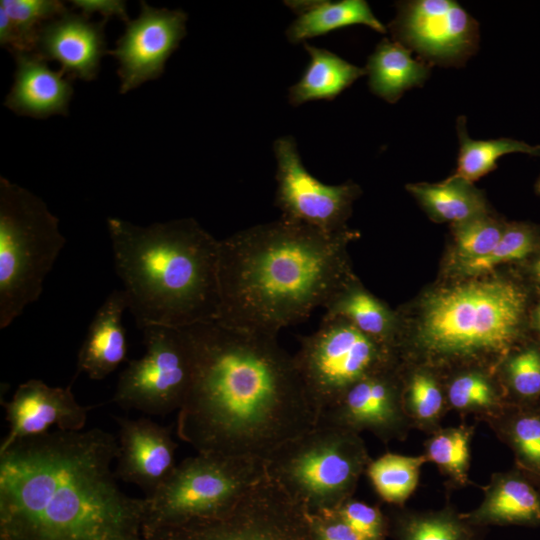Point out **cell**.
<instances>
[{
  "instance_id": "44dd1931",
  "label": "cell",
  "mask_w": 540,
  "mask_h": 540,
  "mask_svg": "<svg viewBox=\"0 0 540 540\" xmlns=\"http://www.w3.org/2000/svg\"><path fill=\"white\" fill-rule=\"evenodd\" d=\"M128 310L122 289L113 290L97 309L77 355L76 372L102 380L127 359L126 331L122 316Z\"/></svg>"
},
{
  "instance_id": "f1b7e54d",
  "label": "cell",
  "mask_w": 540,
  "mask_h": 540,
  "mask_svg": "<svg viewBox=\"0 0 540 540\" xmlns=\"http://www.w3.org/2000/svg\"><path fill=\"white\" fill-rule=\"evenodd\" d=\"M477 526L449 507L430 512H403L394 518L395 540H477Z\"/></svg>"
},
{
  "instance_id": "f35d334b",
  "label": "cell",
  "mask_w": 540,
  "mask_h": 540,
  "mask_svg": "<svg viewBox=\"0 0 540 540\" xmlns=\"http://www.w3.org/2000/svg\"><path fill=\"white\" fill-rule=\"evenodd\" d=\"M316 540H363L332 509L309 512Z\"/></svg>"
},
{
  "instance_id": "d4e9b609",
  "label": "cell",
  "mask_w": 540,
  "mask_h": 540,
  "mask_svg": "<svg viewBox=\"0 0 540 540\" xmlns=\"http://www.w3.org/2000/svg\"><path fill=\"white\" fill-rule=\"evenodd\" d=\"M323 308L324 315L340 317L364 334L388 345L394 330L393 314L351 276L338 287Z\"/></svg>"
},
{
  "instance_id": "484cf974",
  "label": "cell",
  "mask_w": 540,
  "mask_h": 540,
  "mask_svg": "<svg viewBox=\"0 0 540 540\" xmlns=\"http://www.w3.org/2000/svg\"><path fill=\"white\" fill-rule=\"evenodd\" d=\"M406 189L437 220L455 224L486 214L482 194L461 179L448 178L438 184H409Z\"/></svg>"
},
{
  "instance_id": "ee69618b",
  "label": "cell",
  "mask_w": 540,
  "mask_h": 540,
  "mask_svg": "<svg viewBox=\"0 0 540 540\" xmlns=\"http://www.w3.org/2000/svg\"><path fill=\"white\" fill-rule=\"evenodd\" d=\"M537 406L540 408V402H539V404Z\"/></svg>"
},
{
  "instance_id": "6da1fadb",
  "label": "cell",
  "mask_w": 540,
  "mask_h": 540,
  "mask_svg": "<svg viewBox=\"0 0 540 540\" xmlns=\"http://www.w3.org/2000/svg\"><path fill=\"white\" fill-rule=\"evenodd\" d=\"M187 329L193 372L176 431L197 453L265 460L316 426L294 358L277 337L215 321Z\"/></svg>"
},
{
  "instance_id": "4dcf8cb0",
  "label": "cell",
  "mask_w": 540,
  "mask_h": 540,
  "mask_svg": "<svg viewBox=\"0 0 540 540\" xmlns=\"http://www.w3.org/2000/svg\"><path fill=\"white\" fill-rule=\"evenodd\" d=\"M472 428L464 425L437 430L426 442L425 457L453 482H468Z\"/></svg>"
},
{
  "instance_id": "3957f363",
  "label": "cell",
  "mask_w": 540,
  "mask_h": 540,
  "mask_svg": "<svg viewBox=\"0 0 540 540\" xmlns=\"http://www.w3.org/2000/svg\"><path fill=\"white\" fill-rule=\"evenodd\" d=\"M352 237L280 217L220 240L215 322L277 337L307 319L351 276Z\"/></svg>"
},
{
  "instance_id": "ffe728a7",
  "label": "cell",
  "mask_w": 540,
  "mask_h": 540,
  "mask_svg": "<svg viewBox=\"0 0 540 540\" xmlns=\"http://www.w3.org/2000/svg\"><path fill=\"white\" fill-rule=\"evenodd\" d=\"M462 515L477 527H540V479L518 467L497 473L486 487L480 506Z\"/></svg>"
},
{
  "instance_id": "74e56055",
  "label": "cell",
  "mask_w": 540,
  "mask_h": 540,
  "mask_svg": "<svg viewBox=\"0 0 540 540\" xmlns=\"http://www.w3.org/2000/svg\"><path fill=\"white\" fill-rule=\"evenodd\" d=\"M332 510L363 540H386L389 521L379 507L349 498Z\"/></svg>"
},
{
  "instance_id": "277c9868",
  "label": "cell",
  "mask_w": 540,
  "mask_h": 540,
  "mask_svg": "<svg viewBox=\"0 0 540 540\" xmlns=\"http://www.w3.org/2000/svg\"><path fill=\"white\" fill-rule=\"evenodd\" d=\"M106 224L115 271L139 329L216 321L220 240L193 218L139 226L109 217Z\"/></svg>"
},
{
  "instance_id": "e0dca14e",
  "label": "cell",
  "mask_w": 540,
  "mask_h": 540,
  "mask_svg": "<svg viewBox=\"0 0 540 540\" xmlns=\"http://www.w3.org/2000/svg\"><path fill=\"white\" fill-rule=\"evenodd\" d=\"M119 425V452L115 475L152 494L174 468L177 443L170 429L141 417H116Z\"/></svg>"
},
{
  "instance_id": "ba28073f",
  "label": "cell",
  "mask_w": 540,
  "mask_h": 540,
  "mask_svg": "<svg viewBox=\"0 0 540 540\" xmlns=\"http://www.w3.org/2000/svg\"><path fill=\"white\" fill-rule=\"evenodd\" d=\"M267 476L265 460L197 453L144 498V529L217 517Z\"/></svg>"
},
{
  "instance_id": "d590c367",
  "label": "cell",
  "mask_w": 540,
  "mask_h": 540,
  "mask_svg": "<svg viewBox=\"0 0 540 540\" xmlns=\"http://www.w3.org/2000/svg\"><path fill=\"white\" fill-rule=\"evenodd\" d=\"M451 407L459 411L502 412L497 391L489 379L479 372H467L455 377L447 392ZM498 414V415H499Z\"/></svg>"
},
{
  "instance_id": "2e32d148",
  "label": "cell",
  "mask_w": 540,
  "mask_h": 540,
  "mask_svg": "<svg viewBox=\"0 0 540 540\" xmlns=\"http://www.w3.org/2000/svg\"><path fill=\"white\" fill-rule=\"evenodd\" d=\"M3 406L9 431L0 452L18 440L48 433L52 426L61 431H81L91 409L76 400L71 386H49L39 379L19 384Z\"/></svg>"
},
{
  "instance_id": "60d3db41",
  "label": "cell",
  "mask_w": 540,
  "mask_h": 540,
  "mask_svg": "<svg viewBox=\"0 0 540 540\" xmlns=\"http://www.w3.org/2000/svg\"><path fill=\"white\" fill-rule=\"evenodd\" d=\"M531 321L533 328L540 335V300L532 311Z\"/></svg>"
},
{
  "instance_id": "603a6c76",
  "label": "cell",
  "mask_w": 540,
  "mask_h": 540,
  "mask_svg": "<svg viewBox=\"0 0 540 540\" xmlns=\"http://www.w3.org/2000/svg\"><path fill=\"white\" fill-rule=\"evenodd\" d=\"M429 72L428 63L415 60L409 49L386 38L376 46L366 65L372 93L390 103L398 101L406 90L422 85Z\"/></svg>"
},
{
  "instance_id": "ab89813d",
  "label": "cell",
  "mask_w": 540,
  "mask_h": 540,
  "mask_svg": "<svg viewBox=\"0 0 540 540\" xmlns=\"http://www.w3.org/2000/svg\"><path fill=\"white\" fill-rule=\"evenodd\" d=\"M73 7L78 8L81 13L90 16L99 13L103 19L109 20L111 17H118L127 23L130 19L126 10V2L121 0H72Z\"/></svg>"
},
{
  "instance_id": "9a60e30c",
  "label": "cell",
  "mask_w": 540,
  "mask_h": 540,
  "mask_svg": "<svg viewBox=\"0 0 540 540\" xmlns=\"http://www.w3.org/2000/svg\"><path fill=\"white\" fill-rule=\"evenodd\" d=\"M318 423L355 433L367 430L383 441L403 437L409 420L389 369L370 375L351 388L325 410Z\"/></svg>"
},
{
  "instance_id": "5bb4252c",
  "label": "cell",
  "mask_w": 540,
  "mask_h": 540,
  "mask_svg": "<svg viewBox=\"0 0 540 540\" xmlns=\"http://www.w3.org/2000/svg\"><path fill=\"white\" fill-rule=\"evenodd\" d=\"M187 18L181 9L154 8L140 2L137 18L125 23L115 49L107 51L118 62L121 94L163 74L168 58L186 35Z\"/></svg>"
},
{
  "instance_id": "1f68e13d",
  "label": "cell",
  "mask_w": 540,
  "mask_h": 540,
  "mask_svg": "<svg viewBox=\"0 0 540 540\" xmlns=\"http://www.w3.org/2000/svg\"><path fill=\"white\" fill-rule=\"evenodd\" d=\"M539 248L540 237L535 227L523 223L511 224L504 228L499 242L487 255L460 261L459 269L466 275H480L500 264L524 260Z\"/></svg>"
},
{
  "instance_id": "836d02e7",
  "label": "cell",
  "mask_w": 540,
  "mask_h": 540,
  "mask_svg": "<svg viewBox=\"0 0 540 540\" xmlns=\"http://www.w3.org/2000/svg\"><path fill=\"white\" fill-rule=\"evenodd\" d=\"M404 411L409 423L431 429L439 422L444 410L442 390L431 374L418 371L411 375L402 394Z\"/></svg>"
},
{
  "instance_id": "7bdbcfd3",
  "label": "cell",
  "mask_w": 540,
  "mask_h": 540,
  "mask_svg": "<svg viewBox=\"0 0 540 540\" xmlns=\"http://www.w3.org/2000/svg\"><path fill=\"white\" fill-rule=\"evenodd\" d=\"M535 191L538 195H540V177L538 178L536 184H535Z\"/></svg>"
},
{
  "instance_id": "7c38bea8",
  "label": "cell",
  "mask_w": 540,
  "mask_h": 540,
  "mask_svg": "<svg viewBox=\"0 0 540 540\" xmlns=\"http://www.w3.org/2000/svg\"><path fill=\"white\" fill-rule=\"evenodd\" d=\"M397 8L389 24L394 41L429 65L461 66L476 52L478 22L456 1H403Z\"/></svg>"
},
{
  "instance_id": "8992f818",
  "label": "cell",
  "mask_w": 540,
  "mask_h": 540,
  "mask_svg": "<svg viewBox=\"0 0 540 540\" xmlns=\"http://www.w3.org/2000/svg\"><path fill=\"white\" fill-rule=\"evenodd\" d=\"M66 238L59 219L29 190L0 177V329L42 294Z\"/></svg>"
},
{
  "instance_id": "7402d4cb",
  "label": "cell",
  "mask_w": 540,
  "mask_h": 540,
  "mask_svg": "<svg viewBox=\"0 0 540 540\" xmlns=\"http://www.w3.org/2000/svg\"><path fill=\"white\" fill-rule=\"evenodd\" d=\"M287 6L297 14L285 34L292 44L306 42L307 39L327 34L337 29L363 24L385 33V26L375 17L364 0L340 1H286Z\"/></svg>"
},
{
  "instance_id": "ac0fdd59",
  "label": "cell",
  "mask_w": 540,
  "mask_h": 540,
  "mask_svg": "<svg viewBox=\"0 0 540 540\" xmlns=\"http://www.w3.org/2000/svg\"><path fill=\"white\" fill-rule=\"evenodd\" d=\"M106 23V19L92 21L90 16L67 10L40 28L34 53L46 61H57L70 79L92 81L107 54Z\"/></svg>"
},
{
  "instance_id": "7a4b0ae2",
  "label": "cell",
  "mask_w": 540,
  "mask_h": 540,
  "mask_svg": "<svg viewBox=\"0 0 540 540\" xmlns=\"http://www.w3.org/2000/svg\"><path fill=\"white\" fill-rule=\"evenodd\" d=\"M103 429L56 430L0 452V540H144V498L125 494Z\"/></svg>"
},
{
  "instance_id": "d6986e66",
  "label": "cell",
  "mask_w": 540,
  "mask_h": 540,
  "mask_svg": "<svg viewBox=\"0 0 540 540\" xmlns=\"http://www.w3.org/2000/svg\"><path fill=\"white\" fill-rule=\"evenodd\" d=\"M13 56L16 69L4 106L20 116L37 119L67 116L73 95L71 79L62 70H52L36 53L17 52Z\"/></svg>"
},
{
  "instance_id": "d6a6232c",
  "label": "cell",
  "mask_w": 540,
  "mask_h": 540,
  "mask_svg": "<svg viewBox=\"0 0 540 540\" xmlns=\"http://www.w3.org/2000/svg\"><path fill=\"white\" fill-rule=\"evenodd\" d=\"M0 7L15 26L19 39L18 52L33 53L40 28L68 10L58 0H1Z\"/></svg>"
},
{
  "instance_id": "cb8c5ba5",
  "label": "cell",
  "mask_w": 540,
  "mask_h": 540,
  "mask_svg": "<svg viewBox=\"0 0 540 540\" xmlns=\"http://www.w3.org/2000/svg\"><path fill=\"white\" fill-rule=\"evenodd\" d=\"M303 44L310 60L300 80L289 88L288 99L293 106L316 100L331 101L366 74V69L327 49Z\"/></svg>"
},
{
  "instance_id": "4316f807",
  "label": "cell",
  "mask_w": 540,
  "mask_h": 540,
  "mask_svg": "<svg viewBox=\"0 0 540 540\" xmlns=\"http://www.w3.org/2000/svg\"><path fill=\"white\" fill-rule=\"evenodd\" d=\"M457 132L460 149L456 171L450 177L453 179L472 183L495 170L497 160L509 153H525L540 157V145L533 146L511 138L490 140L469 138L464 117L458 119Z\"/></svg>"
},
{
  "instance_id": "30bf717a",
  "label": "cell",
  "mask_w": 540,
  "mask_h": 540,
  "mask_svg": "<svg viewBox=\"0 0 540 540\" xmlns=\"http://www.w3.org/2000/svg\"><path fill=\"white\" fill-rule=\"evenodd\" d=\"M144 540H316L309 511L268 476L213 518L143 530Z\"/></svg>"
},
{
  "instance_id": "9c48e42d",
  "label": "cell",
  "mask_w": 540,
  "mask_h": 540,
  "mask_svg": "<svg viewBox=\"0 0 540 540\" xmlns=\"http://www.w3.org/2000/svg\"><path fill=\"white\" fill-rule=\"evenodd\" d=\"M293 358L318 419L357 382L390 369L391 359L388 345L326 315L316 331L299 337Z\"/></svg>"
},
{
  "instance_id": "4fadbf2b",
  "label": "cell",
  "mask_w": 540,
  "mask_h": 540,
  "mask_svg": "<svg viewBox=\"0 0 540 540\" xmlns=\"http://www.w3.org/2000/svg\"><path fill=\"white\" fill-rule=\"evenodd\" d=\"M275 205L281 218L304 224L327 234L347 230L345 222L359 188L352 182L327 185L304 167L295 139L283 136L275 140Z\"/></svg>"
},
{
  "instance_id": "5b68a950",
  "label": "cell",
  "mask_w": 540,
  "mask_h": 540,
  "mask_svg": "<svg viewBox=\"0 0 540 540\" xmlns=\"http://www.w3.org/2000/svg\"><path fill=\"white\" fill-rule=\"evenodd\" d=\"M529 301L527 288L511 279L440 289L424 301L418 345L438 361L507 355L523 337Z\"/></svg>"
},
{
  "instance_id": "f546056e",
  "label": "cell",
  "mask_w": 540,
  "mask_h": 540,
  "mask_svg": "<svg viewBox=\"0 0 540 540\" xmlns=\"http://www.w3.org/2000/svg\"><path fill=\"white\" fill-rule=\"evenodd\" d=\"M426 462L424 454L407 456L389 452L371 460L366 473L383 501L402 505L416 489L421 467Z\"/></svg>"
},
{
  "instance_id": "8d00e7d4",
  "label": "cell",
  "mask_w": 540,
  "mask_h": 540,
  "mask_svg": "<svg viewBox=\"0 0 540 540\" xmlns=\"http://www.w3.org/2000/svg\"><path fill=\"white\" fill-rule=\"evenodd\" d=\"M504 228L482 215L455 225L454 237L459 261L487 255L499 242Z\"/></svg>"
},
{
  "instance_id": "52a82bcc",
  "label": "cell",
  "mask_w": 540,
  "mask_h": 540,
  "mask_svg": "<svg viewBox=\"0 0 540 540\" xmlns=\"http://www.w3.org/2000/svg\"><path fill=\"white\" fill-rule=\"evenodd\" d=\"M370 461L358 433L317 423L275 449L265 469L290 497L316 512L352 498Z\"/></svg>"
},
{
  "instance_id": "8fae6325",
  "label": "cell",
  "mask_w": 540,
  "mask_h": 540,
  "mask_svg": "<svg viewBox=\"0 0 540 540\" xmlns=\"http://www.w3.org/2000/svg\"><path fill=\"white\" fill-rule=\"evenodd\" d=\"M141 331L145 353L121 372L112 401L122 409L150 415L178 411L193 372L188 329L148 325Z\"/></svg>"
},
{
  "instance_id": "b9f144b4",
  "label": "cell",
  "mask_w": 540,
  "mask_h": 540,
  "mask_svg": "<svg viewBox=\"0 0 540 540\" xmlns=\"http://www.w3.org/2000/svg\"><path fill=\"white\" fill-rule=\"evenodd\" d=\"M532 269L535 274V277L540 281V256L533 263Z\"/></svg>"
},
{
  "instance_id": "e575fe53",
  "label": "cell",
  "mask_w": 540,
  "mask_h": 540,
  "mask_svg": "<svg viewBox=\"0 0 540 540\" xmlns=\"http://www.w3.org/2000/svg\"><path fill=\"white\" fill-rule=\"evenodd\" d=\"M508 387L516 405L537 406L540 402V345L519 347L505 362Z\"/></svg>"
},
{
  "instance_id": "83f0119b",
  "label": "cell",
  "mask_w": 540,
  "mask_h": 540,
  "mask_svg": "<svg viewBox=\"0 0 540 540\" xmlns=\"http://www.w3.org/2000/svg\"><path fill=\"white\" fill-rule=\"evenodd\" d=\"M497 417L517 467L540 479V408L513 404Z\"/></svg>"
}]
</instances>
